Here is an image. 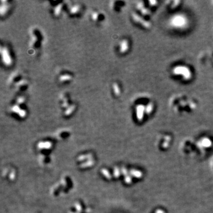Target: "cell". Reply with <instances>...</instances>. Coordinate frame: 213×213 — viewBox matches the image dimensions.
<instances>
[{"mask_svg": "<svg viewBox=\"0 0 213 213\" xmlns=\"http://www.w3.org/2000/svg\"><path fill=\"white\" fill-rule=\"evenodd\" d=\"M2 56L4 64H6V65H9L11 64V61L10 57H9L8 51L6 49H4V50L2 51Z\"/></svg>", "mask_w": 213, "mask_h": 213, "instance_id": "6da1fadb", "label": "cell"}]
</instances>
